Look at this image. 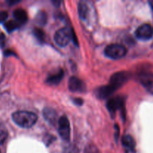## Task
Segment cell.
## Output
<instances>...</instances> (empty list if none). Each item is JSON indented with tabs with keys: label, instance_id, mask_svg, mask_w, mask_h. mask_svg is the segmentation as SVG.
I'll return each instance as SVG.
<instances>
[{
	"label": "cell",
	"instance_id": "4fadbf2b",
	"mask_svg": "<svg viewBox=\"0 0 153 153\" xmlns=\"http://www.w3.org/2000/svg\"><path fill=\"white\" fill-rule=\"evenodd\" d=\"M123 145L128 150L134 152V149H135V141H134V138L131 137V135H125L123 137Z\"/></svg>",
	"mask_w": 153,
	"mask_h": 153
},
{
	"label": "cell",
	"instance_id": "9a60e30c",
	"mask_svg": "<svg viewBox=\"0 0 153 153\" xmlns=\"http://www.w3.org/2000/svg\"><path fill=\"white\" fill-rule=\"evenodd\" d=\"M33 34H34V37H36L37 40H38L40 43H43L45 40V33L40 28H34V31H33Z\"/></svg>",
	"mask_w": 153,
	"mask_h": 153
},
{
	"label": "cell",
	"instance_id": "603a6c76",
	"mask_svg": "<svg viewBox=\"0 0 153 153\" xmlns=\"http://www.w3.org/2000/svg\"><path fill=\"white\" fill-rule=\"evenodd\" d=\"M52 3H53L54 4H56V5H55V6H56V7H59V4H60V3H61V1H52Z\"/></svg>",
	"mask_w": 153,
	"mask_h": 153
},
{
	"label": "cell",
	"instance_id": "8fae6325",
	"mask_svg": "<svg viewBox=\"0 0 153 153\" xmlns=\"http://www.w3.org/2000/svg\"><path fill=\"white\" fill-rule=\"evenodd\" d=\"M43 117L51 124H55L57 120V113L54 109L50 108H46L43 110Z\"/></svg>",
	"mask_w": 153,
	"mask_h": 153
},
{
	"label": "cell",
	"instance_id": "ba28073f",
	"mask_svg": "<svg viewBox=\"0 0 153 153\" xmlns=\"http://www.w3.org/2000/svg\"><path fill=\"white\" fill-rule=\"evenodd\" d=\"M124 102L123 98L121 97H116V98H112L108 100L107 103V108L108 109L109 112L111 114L112 116H114L115 113L118 109L123 108Z\"/></svg>",
	"mask_w": 153,
	"mask_h": 153
},
{
	"label": "cell",
	"instance_id": "52a82bcc",
	"mask_svg": "<svg viewBox=\"0 0 153 153\" xmlns=\"http://www.w3.org/2000/svg\"><path fill=\"white\" fill-rule=\"evenodd\" d=\"M68 88L70 91L75 93L84 92L86 89L84 82L77 77H71L69 79Z\"/></svg>",
	"mask_w": 153,
	"mask_h": 153
},
{
	"label": "cell",
	"instance_id": "9c48e42d",
	"mask_svg": "<svg viewBox=\"0 0 153 153\" xmlns=\"http://www.w3.org/2000/svg\"><path fill=\"white\" fill-rule=\"evenodd\" d=\"M116 90L114 89L110 85H105V86L100 87V88H98L96 92L97 96L100 99H105L107 97H108L109 96H111V94H113L114 93V91Z\"/></svg>",
	"mask_w": 153,
	"mask_h": 153
},
{
	"label": "cell",
	"instance_id": "ffe728a7",
	"mask_svg": "<svg viewBox=\"0 0 153 153\" xmlns=\"http://www.w3.org/2000/svg\"><path fill=\"white\" fill-rule=\"evenodd\" d=\"M8 14L6 11H0V22H3L7 19Z\"/></svg>",
	"mask_w": 153,
	"mask_h": 153
},
{
	"label": "cell",
	"instance_id": "cb8c5ba5",
	"mask_svg": "<svg viewBox=\"0 0 153 153\" xmlns=\"http://www.w3.org/2000/svg\"><path fill=\"white\" fill-rule=\"evenodd\" d=\"M0 153H1V152H0Z\"/></svg>",
	"mask_w": 153,
	"mask_h": 153
},
{
	"label": "cell",
	"instance_id": "7c38bea8",
	"mask_svg": "<svg viewBox=\"0 0 153 153\" xmlns=\"http://www.w3.org/2000/svg\"><path fill=\"white\" fill-rule=\"evenodd\" d=\"M13 17L18 23L24 24L28 20V16L26 12L21 8H18L13 11Z\"/></svg>",
	"mask_w": 153,
	"mask_h": 153
},
{
	"label": "cell",
	"instance_id": "30bf717a",
	"mask_svg": "<svg viewBox=\"0 0 153 153\" xmlns=\"http://www.w3.org/2000/svg\"><path fill=\"white\" fill-rule=\"evenodd\" d=\"M64 76V71L62 70H60L59 71H58L57 73L52 74L51 76H49V77L46 79V83L49 84V85H56L61 82V81L62 80L63 77Z\"/></svg>",
	"mask_w": 153,
	"mask_h": 153
},
{
	"label": "cell",
	"instance_id": "e0dca14e",
	"mask_svg": "<svg viewBox=\"0 0 153 153\" xmlns=\"http://www.w3.org/2000/svg\"><path fill=\"white\" fill-rule=\"evenodd\" d=\"M4 27H5V28L8 32H10V31H14L15 29H16L19 27V23L13 20L8 21V22L4 24Z\"/></svg>",
	"mask_w": 153,
	"mask_h": 153
},
{
	"label": "cell",
	"instance_id": "6da1fadb",
	"mask_svg": "<svg viewBox=\"0 0 153 153\" xmlns=\"http://www.w3.org/2000/svg\"><path fill=\"white\" fill-rule=\"evenodd\" d=\"M13 121L22 128H28L32 127L37 120L36 114L26 111H19L12 114Z\"/></svg>",
	"mask_w": 153,
	"mask_h": 153
},
{
	"label": "cell",
	"instance_id": "2e32d148",
	"mask_svg": "<svg viewBox=\"0 0 153 153\" xmlns=\"http://www.w3.org/2000/svg\"><path fill=\"white\" fill-rule=\"evenodd\" d=\"M36 21L38 22L40 25H45L47 22V16H46V14L43 11L39 12L38 13L36 16Z\"/></svg>",
	"mask_w": 153,
	"mask_h": 153
},
{
	"label": "cell",
	"instance_id": "ac0fdd59",
	"mask_svg": "<svg viewBox=\"0 0 153 153\" xmlns=\"http://www.w3.org/2000/svg\"><path fill=\"white\" fill-rule=\"evenodd\" d=\"M7 137V131L4 126L0 125V145L2 144Z\"/></svg>",
	"mask_w": 153,
	"mask_h": 153
},
{
	"label": "cell",
	"instance_id": "d6986e66",
	"mask_svg": "<svg viewBox=\"0 0 153 153\" xmlns=\"http://www.w3.org/2000/svg\"><path fill=\"white\" fill-rule=\"evenodd\" d=\"M142 85L144 86V88H146L148 92L153 95V79L152 80L146 81V82L142 83Z\"/></svg>",
	"mask_w": 153,
	"mask_h": 153
},
{
	"label": "cell",
	"instance_id": "44dd1931",
	"mask_svg": "<svg viewBox=\"0 0 153 153\" xmlns=\"http://www.w3.org/2000/svg\"><path fill=\"white\" fill-rule=\"evenodd\" d=\"M73 102H74L76 105H82L83 104V100H82V99L75 98L73 99Z\"/></svg>",
	"mask_w": 153,
	"mask_h": 153
},
{
	"label": "cell",
	"instance_id": "5bb4252c",
	"mask_svg": "<svg viewBox=\"0 0 153 153\" xmlns=\"http://www.w3.org/2000/svg\"><path fill=\"white\" fill-rule=\"evenodd\" d=\"M88 10H89V9H88V4L84 1H81L79 4V14L81 19H86L88 14Z\"/></svg>",
	"mask_w": 153,
	"mask_h": 153
},
{
	"label": "cell",
	"instance_id": "3957f363",
	"mask_svg": "<svg viewBox=\"0 0 153 153\" xmlns=\"http://www.w3.org/2000/svg\"><path fill=\"white\" fill-rule=\"evenodd\" d=\"M72 35H73V31L66 27L57 31L54 36V39L57 45L61 47H64L72 40Z\"/></svg>",
	"mask_w": 153,
	"mask_h": 153
},
{
	"label": "cell",
	"instance_id": "5b68a950",
	"mask_svg": "<svg viewBox=\"0 0 153 153\" xmlns=\"http://www.w3.org/2000/svg\"><path fill=\"white\" fill-rule=\"evenodd\" d=\"M129 79V74L126 72H118L112 75L109 85L114 90L120 88Z\"/></svg>",
	"mask_w": 153,
	"mask_h": 153
},
{
	"label": "cell",
	"instance_id": "8992f818",
	"mask_svg": "<svg viewBox=\"0 0 153 153\" xmlns=\"http://www.w3.org/2000/svg\"><path fill=\"white\" fill-rule=\"evenodd\" d=\"M135 36L140 40H150L153 36V27L149 24H143L137 28L135 31Z\"/></svg>",
	"mask_w": 153,
	"mask_h": 153
},
{
	"label": "cell",
	"instance_id": "7a4b0ae2",
	"mask_svg": "<svg viewBox=\"0 0 153 153\" xmlns=\"http://www.w3.org/2000/svg\"><path fill=\"white\" fill-rule=\"evenodd\" d=\"M126 48L121 44L113 43L110 44L105 49V54L106 56L111 59H120L123 58L126 54Z\"/></svg>",
	"mask_w": 153,
	"mask_h": 153
},
{
	"label": "cell",
	"instance_id": "277c9868",
	"mask_svg": "<svg viewBox=\"0 0 153 153\" xmlns=\"http://www.w3.org/2000/svg\"><path fill=\"white\" fill-rule=\"evenodd\" d=\"M58 133L63 140L69 141L70 137V126L66 116H62L58 120Z\"/></svg>",
	"mask_w": 153,
	"mask_h": 153
},
{
	"label": "cell",
	"instance_id": "7402d4cb",
	"mask_svg": "<svg viewBox=\"0 0 153 153\" xmlns=\"http://www.w3.org/2000/svg\"><path fill=\"white\" fill-rule=\"evenodd\" d=\"M4 40H5V37H4V36L2 34H0V45L1 46H4Z\"/></svg>",
	"mask_w": 153,
	"mask_h": 153
}]
</instances>
